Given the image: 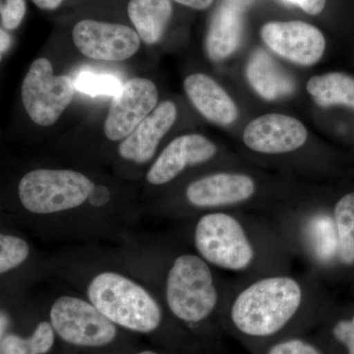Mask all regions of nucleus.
Wrapping results in <instances>:
<instances>
[{
    "instance_id": "obj_5",
    "label": "nucleus",
    "mask_w": 354,
    "mask_h": 354,
    "mask_svg": "<svg viewBox=\"0 0 354 354\" xmlns=\"http://www.w3.org/2000/svg\"><path fill=\"white\" fill-rule=\"evenodd\" d=\"M94 188L95 184L81 172L36 169L21 178L18 196L26 211L50 215L81 206Z\"/></svg>"
},
{
    "instance_id": "obj_9",
    "label": "nucleus",
    "mask_w": 354,
    "mask_h": 354,
    "mask_svg": "<svg viewBox=\"0 0 354 354\" xmlns=\"http://www.w3.org/2000/svg\"><path fill=\"white\" fill-rule=\"evenodd\" d=\"M158 88L149 79L133 78L113 97L104 121V134L111 141L129 136L157 106Z\"/></svg>"
},
{
    "instance_id": "obj_29",
    "label": "nucleus",
    "mask_w": 354,
    "mask_h": 354,
    "mask_svg": "<svg viewBox=\"0 0 354 354\" xmlns=\"http://www.w3.org/2000/svg\"><path fill=\"white\" fill-rule=\"evenodd\" d=\"M288 3L299 6L304 12L310 15H318L325 8L327 0H286Z\"/></svg>"
},
{
    "instance_id": "obj_24",
    "label": "nucleus",
    "mask_w": 354,
    "mask_h": 354,
    "mask_svg": "<svg viewBox=\"0 0 354 354\" xmlns=\"http://www.w3.org/2000/svg\"><path fill=\"white\" fill-rule=\"evenodd\" d=\"M250 354H325L315 342L304 334L290 335L250 351Z\"/></svg>"
},
{
    "instance_id": "obj_13",
    "label": "nucleus",
    "mask_w": 354,
    "mask_h": 354,
    "mask_svg": "<svg viewBox=\"0 0 354 354\" xmlns=\"http://www.w3.org/2000/svg\"><path fill=\"white\" fill-rule=\"evenodd\" d=\"M254 192L255 183L250 176L221 172L193 181L186 189V197L198 208H218L245 202Z\"/></svg>"
},
{
    "instance_id": "obj_4",
    "label": "nucleus",
    "mask_w": 354,
    "mask_h": 354,
    "mask_svg": "<svg viewBox=\"0 0 354 354\" xmlns=\"http://www.w3.org/2000/svg\"><path fill=\"white\" fill-rule=\"evenodd\" d=\"M194 243L200 257L220 269L243 272L255 262V246L245 227L230 214L203 216L195 227Z\"/></svg>"
},
{
    "instance_id": "obj_31",
    "label": "nucleus",
    "mask_w": 354,
    "mask_h": 354,
    "mask_svg": "<svg viewBox=\"0 0 354 354\" xmlns=\"http://www.w3.org/2000/svg\"><path fill=\"white\" fill-rule=\"evenodd\" d=\"M171 1L185 7H189L194 10H205L212 6L214 0H171Z\"/></svg>"
},
{
    "instance_id": "obj_30",
    "label": "nucleus",
    "mask_w": 354,
    "mask_h": 354,
    "mask_svg": "<svg viewBox=\"0 0 354 354\" xmlns=\"http://www.w3.org/2000/svg\"><path fill=\"white\" fill-rule=\"evenodd\" d=\"M88 199H90L91 203L95 205V206H101V205L106 204L109 199V190L106 189V187H102V186H99V187L95 186Z\"/></svg>"
},
{
    "instance_id": "obj_27",
    "label": "nucleus",
    "mask_w": 354,
    "mask_h": 354,
    "mask_svg": "<svg viewBox=\"0 0 354 354\" xmlns=\"http://www.w3.org/2000/svg\"><path fill=\"white\" fill-rule=\"evenodd\" d=\"M0 354H39L31 337L7 334L0 342Z\"/></svg>"
},
{
    "instance_id": "obj_33",
    "label": "nucleus",
    "mask_w": 354,
    "mask_h": 354,
    "mask_svg": "<svg viewBox=\"0 0 354 354\" xmlns=\"http://www.w3.org/2000/svg\"><path fill=\"white\" fill-rule=\"evenodd\" d=\"M11 44H12V38L10 35L4 30L0 29V60H1L2 53H6L11 48Z\"/></svg>"
},
{
    "instance_id": "obj_26",
    "label": "nucleus",
    "mask_w": 354,
    "mask_h": 354,
    "mask_svg": "<svg viewBox=\"0 0 354 354\" xmlns=\"http://www.w3.org/2000/svg\"><path fill=\"white\" fill-rule=\"evenodd\" d=\"M330 335L346 349V354H354V314L351 318L337 321L330 328Z\"/></svg>"
},
{
    "instance_id": "obj_8",
    "label": "nucleus",
    "mask_w": 354,
    "mask_h": 354,
    "mask_svg": "<svg viewBox=\"0 0 354 354\" xmlns=\"http://www.w3.org/2000/svg\"><path fill=\"white\" fill-rule=\"evenodd\" d=\"M71 36L85 57L102 62L127 60L141 46V39L131 26L94 18L79 20L73 26Z\"/></svg>"
},
{
    "instance_id": "obj_35",
    "label": "nucleus",
    "mask_w": 354,
    "mask_h": 354,
    "mask_svg": "<svg viewBox=\"0 0 354 354\" xmlns=\"http://www.w3.org/2000/svg\"><path fill=\"white\" fill-rule=\"evenodd\" d=\"M225 1L234 4V6H236L244 10V8H245L246 6H248L252 0H225Z\"/></svg>"
},
{
    "instance_id": "obj_6",
    "label": "nucleus",
    "mask_w": 354,
    "mask_h": 354,
    "mask_svg": "<svg viewBox=\"0 0 354 354\" xmlns=\"http://www.w3.org/2000/svg\"><path fill=\"white\" fill-rule=\"evenodd\" d=\"M75 94L74 81L53 74L46 58L32 62L22 85V101L31 120L41 127L55 124L68 108Z\"/></svg>"
},
{
    "instance_id": "obj_20",
    "label": "nucleus",
    "mask_w": 354,
    "mask_h": 354,
    "mask_svg": "<svg viewBox=\"0 0 354 354\" xmlns=\"http://www.w3.org/2000/svg\"><path fill=\"white\" fill-rule=\"evenodd\" d=\"M337 257L344 265L354 264V192L339 200L334 209Z\"/></svg>"
},
{
    "instance_id": "obj_12",
    "label": "nucleus",
    "mask_w": 354,
    "mask_h": 354,
    "mask_svg": "<svg viewBox=\"0 0 354 354\" xmlns=\"http://www.w3.org/2000/svg\"><path fill=\"white\" fill-rule=\"evenodd\" d=\"M216 152V146L204 136L183 135L174 139L158 156L147 174V180L153 185L169 183L185 167L207 162Z\"/></svg>"
},
{
    "instance_id": "obj_11",
    "label": "nucleus",
    "mask_w": 354,
    "mask_h": 354,
    "mask_svg": "<svg viewBox=\"0 0 354 354\" xmlns=\"http://www.w3.org/2000/svg\"><path fill=\"white\" fill-rule=\"evenodd\" d=\"M245 145L255 152L283 153L297 150L307 140L300 121L283 114H266L251 121L243 133Z\"/></svg>"
},
{
    "instance_id": "obj_19",
    "label": "nucleus",
    "mask_w": 354,
    "mask_h": 354,
    "mask_svg": "<svg viewBox=\"0 0 354 354\" xmlns=\"http://www.w3.org/2000/svg\"><path fill=\"white\" fill-rule=\"evenodd\" d=\"M307 91L320 106L344 104L354 109V78L341 72L312 77Z\"/></svg>"
},
{
    "instance_id": "obj_3",
    "label": "nucleus",
    "mask_w": 354,
    "mask_h": 354,
    "mask_svg": "<svg viewBox=\"0 0 354 354\" xmlns=\"http://www.w3.org/2000/svg\"><path fill=\"white\" fill-rule=\"evenodd\" d=\"M88 297L109 320L133 332H157L164 320L155 298L118 272H102L95 277L88 285Z\"/></svg>"
},
{
    "instance_id": "obj_23",
    "label": "nucleus",
    "mask_w": 354,
    "mask_h": 354,
    "mask_svg": "<svg viewBox=\"0 0 354 354\" xmlns=\"http://www.w3.org/2000/svg\"><path fill=\"white\" fill-rule=\"evenodd\" d=\"M74 85L79 92L90 97H115L122 87L120 79L116 77L109 74H97L92 71H81L77 76Z\"/></svg>"
},
{
    "instance_id": "obj_2",
    "label": "nucleus",
    "mask_w": 354,
    "mask_h": 354,
    "mask_svg": "<svg viewBox=\"0 0 354 354\" xmlns=\"http://www.w3.org/2000/svg\"><path fill=\"white\" fill-rule=\"evenodd\" d=\"M165 298L172 315L192 330H202L209 348L221 341L220 295L208 263L194 254L177 257L167 274Z\"/></svg>"
},
{
    "instance_id": "obj_16",
    "label": "nucleus",
    "mask_w": 354,
    "mask_h": 354,
    "mask_svg": "<svg viewBox=\"0 0 354 354\" xmlns=\"http://www.w3.org/2000/svg\"><path fill=\"white\" fill-rule=\"evenodd\" d=\"M243 9L225 1L216 9L206 37V50L214 62L230 57L237 50L243 32Z\"/></svg>"
},
{
    "instance_id": "obj_37",
    "label": "nucleus",
    "mask_w": 354,
    "mask_h": 354,
    "mask_svg": "<svg viewBox=\"0 0 354 354\" xmlns=\"http://www.w3.org/2000/svg\"><path fill=\"white\" fill-rule=\"evenodd\" d=\"M6 0H0V6H1L2 4H3L4 2H6Z\"/></svg>"
},
{
    "instance_id": "obj_14",
    "label": "nucleus",
    "mask_w": 354,
    "mask_h": 354,
    "mask_svg": "<svg viewBox=\"0 0 354 354\" xmlns=\"http://www.w3.org/2000/svg\"><path fill=\"white\" fill-rule=\"evenodd\" d=\"M177 109L172 102H164L123 139L118 153L124 160L136 164H146L152 160L160 140L176 122Z\"/></svg>"
},
{
    "instance_id": "obj_10",
    "label": "nucleus",
    "mask_w": 354,
    "mask_h": 354,
    "mask_svg": "<svg viewBox=\"0 0 354 354\" xmlns=\"http://www.w3.org/2000/svg\"><path fill=\"white\" fill-rule=\"evenodd\" d=\"M261 36L279 57L304 66L315 64L325 51V37L320 30L301 21L268 23Z\"/></svg>"
},
{
    "instance_id": "obj_32",
    "label": "nucleus",
    "mask_w": 354,
    "mask_h": 354,
    "mask_svg": "<svg viewBox=\"0 0 354 354\" xmlns=\"http://www.w3.org/2000/svg\"><path fill=\"white\" fill-rule=\"evenodd\" d=\"M41 10L55 11L64 3L65 0H32Z\"/></svg>"
},
{
    "instance_id": "obj_7",
    "label": "nucleus",
    "mask_w": 354,
    "mask_h": 354,
    "mask_svg": "<svg viewBox=\"0 0 354 354\" xmlns=\"http://www.w3.org/2000/svg\"><path fill=\"white\" fill-rule=\"evenodd\" d=\"M50 324L60 339L72 346L100 348L118 335L115 324L81 298L62 297L50 309Z\"/></svg>"
},
{
    "instance_id": "obj_25",
    "label": "nucleus",
    "mask_w": 354,
    "mask_h": 354,
    "mask_svg": "<svg viewBox=\"0 0 354 354\" xmlns=\"http://www.w3.org/2000/svg\"><path fill=\"white\" fill-rule=\"evenodd\" d=\"M27 12L26 0H6L0 6V18L4 29L11 31L17 29Z\"/></svg>"
},
{
    "instance_id": "obj_21",
    "label": "nucleus",
    "mask_w": 354,
    "mask_h": 354,
    "mask_svg": "<svg viewBox=\"0 0 354 354\" xmlns=\"http://www.w3.org/2000/svg\"><path fill=\"white\" fill-rule=\"evenodd\" d=\"M309 241L317 258L329 262L337 256V234L334 220L329 216H318L310 223Z\"/></svg>"
},
{
    "instance_id": "obj_36",
    "label": "nucleus",
    "mask_w": 354,
    "mask_h": 354,
    "mask_svg": "<svg viewBox=\"0 0 354 354\" xmlns=\"http://www.w3.org/2000/svg\"><path fill=\"white\" fill-rule=\"evenodd\" d=\"M136 354H167L165 353H160V351H153V349H145V351H140Z\"/></svg>"
},
{
    "instance_id": "obj_34",
    "label": "nucleus",
    "mask_w": 354,
    "mask_h": 354,
    "mask_svg": "<svg viewBox=\"0 0 354 354\" xmlns=\"http://www.w3.org/2000/svg\"><path fill=\"white\" fill-rule=\"evenodd\" d=\"M9 326H10V318H9L8 314L0 309V342L8 334L7 330H8Z\"/></svg>"
},
{
    "instance_id": "obj_1",
    "label": "nucleus",
    "mask_w": 354,
    "mask_h": 354,
    "mask_svg": "<svg viewBox=\"0 0 354 354\" xmlns=\"http://www.w3.org/2000/svg\"><path fill=\"white\" fill-rule=\"evenodd\" d=\"M223 330L249 351L304 334V290L298 279L285 274L264 277L239 291L221 312Z\"/></svg>"
},
{
    "instance_id": "obj_18",
    "label": "nucleus",
    "mask_w": 354,
    "mask_h": 354,
    "mask_svg": "<svg viewBox=\"0 0 354 354\" xmlns=\"http://www.w3.org/2000/svg\"><path fill=\"white\" fill-rule=\"evenodd\" d=\"M247 78L254 90L268 100L274 101L295 90V84L274 62L269 53L258 50L247 65Z\"/></svg>"
},
{
    "instance_id": "obj_17",
    "label": "nucleus",
    "mask_w": 354,
    "mask_h": 354,
    "mask_svg": "<svg viewBox=\"0 0 354 354\" xmlns=\"http://www.w3.org/2000/svg\"><path fill=\"white\" fill-rule=\"evenodd\" d=\"M127 14L140 39L147 44H155L162 38L171 22L174 6L171 0H129Z\"/></svg>"
},
{
    "instance_id": "obj_15",
    "label": "nucleus",
    "mask_w": 354,
    "mask_h": 354,
    "mask_svg": "<svg viewBox=\"0 0 354 354\" xmlns=\"http://www.w3.org/2000/svg\"><path fill=\"white\" fill-rule=\"evenodd\" d=\"M190 101L209 121L228 125L237 118V108L230 95L213 79L205 74H193L184 81Z\"/></svg>"
},
{
    "instance_id": "obj_28",
    "label": "nucleus",
    "mask_w": 354,
    "mask_h": 354,
    "mask_svg": "<svg viewBox=\"0 0 354 354\" xmlns=\"http://www.w3.org/2000/svg\"><path fill=\"white\" fill-rule=\"evenodd\" d=\"M55 333L50 322L44 321L38 324L30 337L39 354H46L53 348L55 344Z\"/></svg>"
},
{
    "instance_id": "obj_22",
    "label": "nucleus",
    "mask_w": 354,
    "mask_h": 354,
    "mask_svg": "<svg viewBox=\"0 0 354 354\" xmlns=\"http://www.w3.org/2000/svg\"><path fill=\"white\" fill-rule=\"evenodd\" d=\"M30 253L29 243L22 237L0 232V276L20 268Z\"/></svg>"
}]
</instances>
